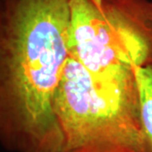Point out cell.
Returning <instances> with one entry per match:
<instances>
[{"label": "cell", "instance_id": "1", "mask_svg": "<svg viewBox=\"0 0 152 152\" xmlns=\"http://www.w3.org/2000/svg\"><path fill=\"white\" fill-rule=\"evenodd\" d=\"M71 1L0 0V140L9 151L64 152L54 102Z\"/></svg>", "mask_w": 152, "mask_h": 152}, {"label": "cell", "instance_id": "2", "mask_svg": "<svg viewBox=\"0 0 152 152\" xmlns=\"http://www.w3.org/2000/svg\"><path fill=\"white\" fill-rule=\"evenodd\" d=\"M54 113L64 152H139L141 102L134 75L102 80L69 57Z\"/></svg>", "mask_w": 152, "mask_h": 152}, {"label": "cell", "instance_id": "3", "mask_svg": "<svg viewBox=\"0 0 152 152\" xmlns=\"http://www.w3.org/2000/svg\"><path fill=\"white\" fill-rule=\"evenodd\" d=\"M69 56L95 78L152 68L151 0H72Z\"/></svg>", "mask_w": 152, "mask_h": 152}, {"label": "cell", "instance_id": "4", "mask_svg": "<svg viewBox=\"0 0 152 152\" xmlns=\"http://www.w3.org/2000/svg\"><path fill=\"white\" fill-rule=\"evenodd\" d=\"M141 102V142L139 152H152V68H137Z\"/></svg>", "mask_w": 152, "mask_h": 152}]
</instances>
